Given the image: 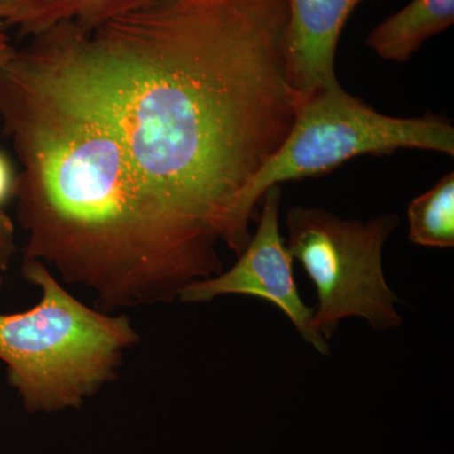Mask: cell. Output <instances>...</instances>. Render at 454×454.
I'll list each match as a JSON object with an SVG mask.
<instances>
[{"label": "cell", "mask_w": 454, "mask_h": 454, "mask_svg": "<svg viewBox=\"0 0 454 454\" xmlns=\"http://www.w3.org/2000/svg\"><path fill=\"white\" fill-rule=\"evenodd\" d=\"M288 0H160L31 38L103 110L207 277L252 239L250 186L297 110Z\"/></svg>", "instance_id": "6da1fadb"}, {"label": "cell", "mask_w": 454, "mask_h": 454, "mask_svg": "<svg viewBox=\"0 0 454 454\" xmlns=\"http://www.w3.org/2000/svg\"><path fill=\"white\" fill-rule=\"evenodd\" d=\"M0 119L20 164L23 262L89 289L110 313L178 301L207 278L106 114L32 42L0 66Z\"/></svg>", "instance_id": "7a4b0ae2"}, {"label": "cell", "mask_w": 454, "mask_h": 454, "mask_svg": "<svg viewBox=\"0 0 454 454\" xmlns=\"http://www.w3.org/2000/svg\"><path fill=\"white\" fill-rule=\"evenodd\" d=\"M41 298L32 309L0 313V361L9 387L29 414L82 408L114 381L139 336L124 315L74 297L46 265L23 262Z\"/></svg>", "instance_id": "3957f363"}, {"label": "cell", "mask_w": 454, "mask_h": 454, "mask_svg": "<svg viewBox=\"0 0 454 454\" xmlns=\"http://www.w3.org/2000/svg\"><path fill=\"white\" fill-rule=\"evenodd\" d=\"M400 149L454 155L452 122L434 114L418 118L385 115L339 85L298 104L291 130L250 186L247 210L255 215L268 188L331 172L358 155Z\"/></svg>", "instance_id": "277c9868"}, {"label": "cell", "mask_w": 454, "mask_h": 454, "mask_svg": "<svg viewBox=\"0 0 454 454\" xmlns=\"http://www.w3.org/2000/svg\"><path fill=\"white\" fill-rule=\"evenodd\" d=\"M286 245L317 292L312 327L330 340L345 318L358 317L376 331L395 330L403 317L382 268V249L399 225L395 215L345 220L333 212L294 206L286 214Z\"/></svg>", "instance_id": "5b68a950"}, {"label": "cell", "mask_w": 454, "mask_h": 454, "mask_svg": "<svg viewBox=\"0 0 454 454\" xmlns=\"http://www.w3.org/2000/svg\"><path fill=\"white\" fill-rule=\"evenodd\" d=\"M258 229L238 262L217 276L190 284L179 294L182 303H210L223 295L262 298L282 310L301 339L322 355H330L328 340L312 327L315 309L301 298L293 260L279 229L282 187L268 188L262 196Z\"/></svg>", "instance_id": "8992f818"}, {"label": "cell", "mask_w": 454, "mask_h": 454, "mask_svg": "<svg viewBox=\"0 0 454 454\" xmlns=\"http://www.w3.org/2000/svg\"><path fill=\"white\" fill-rule=\"evenodd\" d=\"M363 0H288L286 74L297 106L319 90L339 85L340 33Z\"/></svg>", "instance_id": "52a82bcc"}, {"label": "cell", "mask_w": 454, "mask_h": 454, "mask_svg": "<svg viewBox=\"0 0 454 454\" xmlns=\"http://www.w3.org/2000/svg\"><path fill=\"white\" fill-rule=\"evenodd\" d=\"M160 0H0V22L20 37L59 26L91 27Z\"/></svg>", "instance_id": "ba28073f"}, {"label": "cell", "mask_w": 454, "mask_h": 454, "mask_svg": "<svg viewBox=\"0 0 454 454\" xmlns=\"http://www.w3.org/2000/svg\"><path fill=\"white\" fill-rule=\"evenodd\" d=\"M453 23L454 0H413L376 27L366 43L382 59L405 62Z\"/></svg>", "instance_id": "9c48e42d"}, {"label": "cell", "mask_w": 454, "mask_h": 454, "mask_svg": "<svg viewBox=\"0 0 454 454\" xmlns=\"http://www.w3.org/2000/svg\"><path fill=\"white\" fill-rule=\"evenodd\" d=\"M409 240L427 247L454 245V173L417 197L408 207Z\"/></svg>", "instance_id": "30bf717a"}, {"label": "cell", "mask_w": 454, "mask_h": 454, "mask_svg": "<svg viewBox=\"0 0 454 454\" xmlns=\"http://www.w3.org/2000/svg\"><path fill=\"white\" fill-rule=\"evenodd\" d=\"M16 253V229L7 212L0 211V293L4 286L5 276Z\"/></svg>", "instance_id": "8fae6325"}, {"label": "cell", "mask_w": 454, "mask_h": 454, "mask_svg": "<svg viewBox=\"0 0 454 454\" xmlns=\"http://www.w3.org/2000/svg\"><path fill=\"white\" fill-rule=\"evenodd\" d=\"M18 173L4 152L0 151V211L16 193Z\"/></svg>", "instance_id": "7c38bea8"}, {"label": "cell", "mask_w": 454, "mask_h": 454, "mask_svg": "<svg viewBox=\"0 0 454 454\" xmlns=\"http://www.w3.org/2000/svg\"><path fill=\"white\" fill-rule=\"evenodd\" d=\"M14 47L7 35V28L0 22V66L8 61L9 57L13 53Z\"/></svg>", "instance_id": "4fadbf2b"}]
</instances>
